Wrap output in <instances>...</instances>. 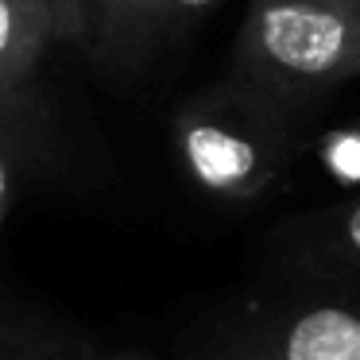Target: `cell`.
Here are the masks:
<instances>
[{
    "label": "cell",
    "mask_w": 360,
    "mask_h": 360,
    "mask_svg": "<svg viewBox=\"0 0 360 360\" xmlns=\"http://www.w3.org/2000/svg\"><path fill=\"white\" fill-rule=\"evenodd\" d=\"M302 112L225 78L186 97L171 120V143L182 174L229 205L264 198L302 151Z\"/></svg>",
    "instance_id": "obj_1"
},
{
    "label": "cell",
    "mask_w": 360,
    "mask_h": 360,
    "mask_svg": "<svg viewBox=\"0 0 360 360\" xmlns=\"http://www.w3.org/2000/svg\"><path fill=\"white\" fill-rule=\"evenodd\" d=\"M229 78L314 112L360 78V0H248Z\"/></svg>",
    "instance_id": "obj_2"
},
{
    "label": "cell",
    "mask_w": 360,
    "mask_h": 360,
    "mask_svg": "<svg viewBox=\"0 0 360 360\" xmlns=\"http://www.w3.org/2000/svg\"><path fill=\"white\" fill-rule=\"evenodd\" d=\"M182 360H360V298L275 283L194 329Z\"/></svg>",
    "instance_id": "obj_3"
},
{
    "label": "cell",
    "mask_w": 360,
    "mask_h": 360,
    "mask_svg": "<svg viewBox=\"0 0 360 360\" xmlns=\"http://www.w3.org/2000/svg\"><path fill=\"white\" fill-rule=\"evenodd\" d=\"M271 283L360 298V198L279 221L264 240Z\"/></svg>",
    "instance_id": "obj_4"
},
{
    "label": "cell",
    "mask_w": 360,
    "mask_h": 360,
    "mask_svg": "<svg viewBox=\"0 0 360 360\" xmlns=\"http://www.w3.org/2000/svg\"><path fill=\"white\" fill-rule=\"evenodd\" d=\"M63 39H74L66 0H0V89L32 94L43 55Z\"/></svg>",
    "instance_id": "obj_5"
},
{
    "label": "cell",
    "mask_w": 360,
    "mask_h": 360,
    "mask_svg": "<svg viewBox=\"0 0 360 360\" xmlns=\"http://www.w3.org/2000/svg\"><path fill=\"white\" fill-rule=\"evenodd\" d=\"M97 337L51 306L0 287V360H86Z\"/></svg>",
    "instance_id": "obj_6"
},
{
    "label": "cell",
    "mask_w": 360,
    "mask_h": 360,
    "mask_svg": "<svg viewBox=\"0 0 360 360\" xmlns=\"http://www.w3.org/2000/svg\"><path fill=\"white\" fill-rule=\"evenodd\" d=\"M0 159L27 179H51L63 167V140L55 132L51 109L35 94L0 89Z\"/></svg>",
    "instance_id": "obj_7"
},
{
    "label": "cell",
    "mask_w": 360,
    "mask_h": 360,
    "mask_svg": "<svg viewBox=\"0 0 360 360\" xmlns=\"http://www.w3.org/2000/svg\"><path fill=\"white\" fill-rule=\"evenodd\" d=\"M148 4L151 0H66L74 16V43H89L101 55L120 58Z\"/></svg>",
    "instance_id": "obj_8"
},
{
    "label": "cell",
    "mask_w": 360,
    "mask_h": 360,
    "mask_svg": "<svg viewBox=\"0 0 360 360\" xmlns=\"http://www.w3.org/2000/svg\"><path fill=\"white\" fill-rule=\"evenodd\" d=\"M217 4H221V0H151L148 8H143L140 24H136L132 35H128L124 55H120V58H140L143 51H148L151 43H159L167 32L190 24V20H198L202 12L217 8Z\"/></svg>",
    "instance_id": "obj_9"
},
{
    "label": "cell",
    "mask_w": 360,
    "mask_h": 360,
    "mask_svg": "<svg viewBox=\"0 0 360 360\" xmlns=\"http://www.w3.org/2000/svg\"><path fill=\"white\" fill-rule=\"evenodd\" d=\"M27 174H20L16 167H8L4 159H0V225H4V217H8L12 202L20 198V186H24Z\"/></svg>",
    "instance_id": "obj_10"
},
{
    "label": "cell",
    "mask_w": 360,
    "mask_h": 360,
    "mask_svg": "<svg viewBox=\"0 0 360 360\" xmlns=\"http://www.w3.org/2000/svg\"><path fill=\"white\" fill-rule=\"evenodd\" d=\"M86 360H151L148 352H101L97 349L94 356H86Z\"/></svg>",
    "instance_id": "obj_11"
}]
</instances>
